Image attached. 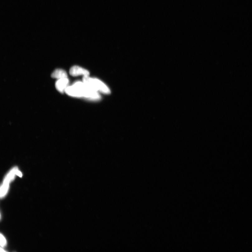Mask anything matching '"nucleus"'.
Instances as JSON below:
<instances>
[{"label": "nucleus", "instance_id": "obj_1", "mask_svg": "<svg viewBox=\"0 0 252 252\" xmlns=\"http://www.w3.org/2000/svg\"><path fill=\"white\" fill-rule=\"evenodd\" d=\"M83 82L97 92H100L105 94L110 93L108 87L98 79L90 78L89 76H84Z\"/></svg>", "mask_w": 252, "mask_h": 252}, {"label": "nucleus", "instance_id": "obj_2", "mask_svg": "<svg viewBox=\"0 0 252 252\" xmlns=\"http://www.w3.org/2000/svg\"><path fill=\"white\" fill-rule=\"evenodd\" d=\"M70 74L72 76H76L79 75L89 76V73L86 69L78 66L72 67L70 69Z\"/></svg>", "mask_w": 252, "mask_h": 252}, {"label": "nucleus", "instance_id": "obj_3", "mask_svg": "<svg viewBox=\"0 0 252 252\" xmlns=\"http://www.w3.org/2000/svg\"><path fill=\"white\" fill-rule=\"evenodd\" d=\"M69 80L68 78L58 79L55 83L56 88L61 93L65 92V90L69 86Z\"/></svg>", "mask_w": 252, "mask_h": 252}, {"label": "nucleus", "instance_id": "obj_4", "mask_svg": "<svg viewBox=\"0 0 252 252\" xmlns=\"http://www.w3.org/2000/svg\"><path fill=\"white\" fill-rule=\"evenodd\" d=\"M52 77L53 78L58 79L67 78V75L66 72L64 70L61 69H57L55 70L52 73Z\"/></svg>", "mask_w": 252, "mask_h": 252}, {"label": "nucleus", "instance_id": "obj_5", "mask_svg": "<svg viewBox=\"0 0 252 252\" xmlns=\"http://www.w3.org/2000/svg\"><path fill=\"white\" fill-rule=\"evenodd\" d=\"M6 244V240L2 234L1 235V247H4Z\"/></svg>", "mask_w": 252, "mask_h": 252}]
</instances>
